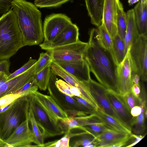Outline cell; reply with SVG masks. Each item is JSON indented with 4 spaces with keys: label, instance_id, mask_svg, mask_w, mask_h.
<instances>
[{
    "label": "cell",
    "instance_id": "cell-2",
    "mask_svg": "<svg viewBox=\"0 0 147 147\" xmlns=\"http://www.w3.org/2000/svg\"><path fill=\"white\" fill-rule=\"evenodd\" d=\"M11 9L16 14L24 46L39 45L44 36L42 14L36 6L25 0H13Z\"/></svg>",
    "mask_w": 147,
    "mask_h": 147
},
{
    "label": "cell",
    "instance_id": "cell-36",
    "mask_svg": "<svg viewBox=\"0 0 147 147\" xmlns=\"http://www.w3.org/2000/svg\"><path fill=\"white\" fill-rule=\"evenodd\" d=\"M52 58L50 54L47 51L42 52L40 54L39 57L35 64V74L43 69L49 63L52 62Z\"/></svg>",
    "mask_w": 147,
    "mask_h": 147
},
{
    "label": "cell",
    "instance_id": "cell-41",
    "mask_svg": "<svg viewBox=\"0 0 147 147\" xmlns=\"http://www.w3.org/2000/svg\"><path fill=\"white\" fill-rule=\"evenodd\" d=\"M55 85L58 90L62 93L70 96H74L70 89V85L61 79L55 82Z\"/></svg>",
    "mask_w": 147,
    "mask_h": 147
},
{
    "label": "cell",
    "instance_id": "cell-21",
    "mask_svg": "<svg viewBox=\"0 0 147 147\" xmlns=\"http://www.w3.org/2000/svg\"><path fill=\"white\" fill-rule=\"evenodd\" d=\"M129 134L108 128L96 137L97 141L96 147H112L124 139Z\"/></svg>",
    "mask_w": 147,
    "mask_h": 147
},
{
    "label": "cell",
    "instance_id": "cell-27",
    "mask_svg": "<svg viewBox=\"0 0 147 147\" xmlns=\"http://www.w3.org/2000/svg\"><path fill=\"white\" fill-rule=\"evenodd\" d=\"M127 25L126 13L124 11L122 3L118 0L117 3V25L118 35L124 40Z\"/></svg>",
    "mask_w": 147,
    "mask_h": 147
},
{
    "label": "cell",
    "instance_id": "cell-13",
    "mask_svg": "<svg viewBox=\"0 0 147 147\" xmlns=\"http://www.w3.org/2000/svg\"><path fill=\"white\" fill-rule=\"evenodd\" d=\"M78 27L72 23L65 28L52 41L39 45L41 49L46 51L55 47L77 42L79 39Z\"/></svg>",
    "mask_w": 147,
    "mask_h": 147
},
{
    "label": "cell",
    "instance_id": "cell-44",
    "mask_svg": "<svg viewBox=\"0 0 147 147\" xmlns=\"http://www.w3.org/2000/svg\"><path fill=\"white\" fill-rule=\"evenodd\" d=\"M12 0H0V14L8 11L11 7Z\"/></svg>",
    "mask_w": 147,
    "mask_h": 147
},
{
    "label": "cell",
    "instance_id": "cell-8",
    "mask_svg": "<svg viewBox=\"0 0 147 147\" xmlns=\"http://www.w3.org/2000/svg\"><path fill=\"white\" fill-rule=\"evenodd\" d=\"M130 58L135 73L142 81L147 80V35H139L129 50Z\"/></svg>",
    "mask_w": 147,
    "mask_h": 147
},
{
    "label": "cell",
    "instance_id": "cell-43",
    "mask_svg": "<svg viewBox=\"0 0 147 147\" xmlns=\"http://www.w3.org/2000/svg\"><path fill=\"white\" fill-rule=\"evenodd\" d=\"M10 66L9 59L1 60L0 61V73L4 72L9 76L11 74L9 71Z\"/></svg>",
    "mask_w": 147,
    "mask_h": 147
},
{
    "label": "cell",
    "instance_id": "cell-24",
    "mask_svg": "<svg viewBox=\"0 0 147 147\" xmlns=\"http://www.w3.org/2000/svg\"><path fill=\"white\" fill-rule=\"evenodd\" d=\"M126 14L127 25L124 39L125 44V53L136 40L139 35L136 27L133 9L128 11Z\"/></svg>",
    "mask_w": 147,
    "mask_h": 147
},
{
    "label": "cell",
    "instance_id": "cell-46",
    "mask_svg": "<svg viewBox=\"0 0 147 147\" xmlns=\"http://www.w3.org/2000/svg\"><path fill=\"white\" fill-rule=\"evenodd\" d=\"M144 136H143L140 135H136L132 134L131 140L132 141V143L126 147H130L134 146L142 139Z\"/></svg>",
    "mask_w": 147,
    "mask_h": 147
},
{
    "label": "cell",
    "instance_id": "cell-16",
    "mask_svg": "<svg viewBox=\"0 0 147 147\" xmlns=\"http://www.w3.org/2000/svg\"><path fill=\"white\" fill-rule=\"evenodd\" d=\"M36 63L25 72L7 80L0 86V98L5 95L15 93L33 78L35 74Z\"/></svg>",
    "mask_w": 147,
    "mask_h": 147
},
{
    "label": "cell",
    "instance_id": "cell-26",
    "mask_svg": "<svg viewBox=\"0 0 147 147\" xmlns=\"http://www.w3.org/2000/svg\"><path fill=\"white\" fill-rule=\"evenodd\" d=\"M28 117L31 127L33 135V142L36 144L37 147H41L44 143L45 139L42 131L38 127L30 107H29Z\"/></svg>",
    "mask_w": 147,
    "mask_h": 147
},
{
    "label": "cell",
    "instance_id": "cell-32",
    "mask_svg": "<svg viewBox=\"0 0 147 147\" xmlns=\"http://www.w3.org/2000/svg\"><path fill=\"white\" fill-rule=\"evenodd\" d=\"M100 41L102 45L111 53L113 46L112 39L104 25L98 27Z\"/></svg>",
    "mask_w": 147,
    "mask_h": 147
},
{
    "label": "cell",
    "instance_id": "cell-40",
    "mask_svg": "<svg viewBox=\"0 0 147 147\" xmlns=\"http://www.w3.org/2000/svg\"><path fill=\"white\" fill-rule=\"evenodd\" d=\"M37 61L36 60L30 58L28 61L22 67L13 73L11 74L8 76L7 80L11 79L25 72L35 64Z\"/></svg>",
    "mask_w": 147,
    "mask_h": 147
},
{
    "label": "cell",
    "instance_id": "cell-12",
    "mask_svg": "<svg viewBox=\"0 0 147 147\" xmlns=\"http://www.w3.org/2000/svg\"><path fill=\"white\" fill-rule=\"evenodd\" d=\"M88 83L91 94L99 108L119 122L130 127L122 120L113 108L106 96L107 88L100 83L91 78Z\"/></svg>",
    "mask_w": 147,
    "mask_h": 147
},
{
    "label": "cell",
    "instance_id": "cell-47",
    "mask_svg": "<svg viewBox=\"0 0 147 147\" xmlns=\"http://www.w3.org/2000/svg\"><path fill=\"white\" fill-rule=\"evenodd\" d=\"M131 91L134 96L138 98L141 92L140 84H134Z\"/></svg>",
    "mask_w": 147,
    "mask_h": 147
},
{
    "label": "cell",
    "instance_id": "cell-14",
    "mask_svg": "<svg viewBox=\"0 0 147 147\" xmlns=\"http://www.w3.org/2000/svg\"><path fill=\"white\" fill-rule=\"evenodd\" d=\"M31 94L44 111L56 123H58L59 120L68 117L50 95L43 94L38 91Z\"/></svg>",
    "mask_w": 147,
    "mask_h": 147
},
{
    "label": "cell",
    "instance_id": "cell-6",
    "mask_svg": "<svg viewBox=\"0 0 147 147\" xmlns=\"http://www.w3.org/2000/svg\"><path fill=\"white\" fill-rule=\"evenodd\" d=\"M28 96L29 106L45 138L64 134L58 123H56L50 118L31 94Z\"/></svg>",
    "mask_w": 147,
    "mask_h": 147
},
{
    "label": "cell",
    "instance_id": "cell-39",
    "mask_svg": "<svg viewBox=\"0 0 147 147\" xmlns=\"http://www.w3.org/2000/svg\"><path fill=\"white\" fill-rule=\"evenodd\" d=\"M38 88V86L34 77L15 93H24L28 96L37 91Z\"/></svg>",
    "mask_w": 147,
    "mask_h": 147
},
{
    "label": "cell",
    "instance_id": "cell-15",
    "mask_svg": "<svg viewBox=\"0 0 147 147\" xmlns=\"http://www.w3.org/2000/svg\"><path fill=\"white\" fill-rule=\"evenodd\" d=\"M28 116L5 141L11 147H33V135L29 127Z\"/></svg>",
    "mask_w": 147,
    "mask_h": 147
},
{
    "label": "cell",
    "instance_id": "cell-48",
    "mask_svg": "<svg viewBox=\"0 0 147 147\" xmlns=\"http://www.w3.org/2000/svg\"><path fill=\"white\" fill-rule=\"evenodd\" d=\"M140 77L137 74L135 73L133 78V82L134 84H140Z\"/></svg>",
    "mask_w": 147,
    "mask_h": 147
},
{
    "label": "cell",
    "instance_id": "cell-30",
    "mask_svg": "<svg viewBox=\"0 0 147 147\" xmlns=\"http://www.w3.org/2000/svg\"><path fill=\"white\" fill-rule=\"evenodd\" d=\"M71 130L67 131L61 138L58 140L50 142L44 143L41 147H69L70 139L73 137L78 136L81 134V133H72Z\"/></svg>",
    "mask_w": 147,
    "mask_h": 147
},
{
    "label": "cell",
    "instance_id": "cell-11",
    "mask_svg": "<svg viewBox=\"0 0 147 147\" xmlns=\"http://www.w3.org/2000/svg\"><path fill=\"white\" fill-rule=\"evenodd\" d=\"M51 67L53 73L60 76L69 84L79 89L82 94V99L90 104L94 102L95 100L90 91L88 82L78 80L53 61Z\"/></svg>",
    "mask_w": 147,
    "mask_h": 147
},
{
    "label": "cell",
    "instance_id": "cell-1",
    "mask_svg": "<svg viewBox=\"0 0 147 147\" xmlns=\"http://www.w3.org/2000/svg\"><path fill=\"white\" fill-rule=\"evenodd\" d=\"M85 58L90 71L99 83L117 94H119L117 82L116 64L111 53L102 44L98 29L90 31Z\"/></svg>",
    "mask_w": 147,
    "mask_h": 147
},
{
    "label": "cell",
    "instance_id": "cell-10",
    "mask_svg": "<svg viewBox=\"0 0 147 147\" xmlns=\"http://www.w3.org/2000/svg\"><path fill=\"white\" fill-rule=\"evenodd\" d=\"M129 49L127 50L123 61L117 65V82L120 94L130 91L133 84V80L135 73L130 56Z\"/></svg>",
    "mask_w": 147,
    "mask_h": 147
},
{
    "label": "cell",
    "instance_id": "cell-5",
    "mask_svg": "<svg viewBox=\"0 0 147 147\" xmlns=\"http://www.w3.org/2000/svg\"><path fill=\"white\" fill-rule=\"evenodd\" d=\"M57 79L56 75L52 72L47 88L48 93L68 117L85 116L92 114L73 97L65 95L58 90L55 85Z\"/></svg>",
    "mask_w": 147,
    "mask_h": 147
},
{
    "label": "cell",
    "instance_id": "cell-9",
    "mask_svg": "<svg viewBox=\"0 0 147 147\" xmlns=\"http://www.w3.org/2000/svg\"><path fill=\"white\" fill-rule=\"evenodd\" d=\"M71 19L63 13H53L46 16L44 20L43 42L52 41L65 28L72 23Z\"/></svg>",
    "mask_w": 147,
    "mask_h": 147
},
{
    "label": "cell",
    "instance_id": "cell-37",
    "mask_svg": "<svg viewBox=\"0 0 147 147\" xmlns=\"http://www.w3.org/2000/svg\"><path fill=\"white\" fill-rule=\"evenodd\" d=\"M70 0H35L34 4L40 8L59 7Z\"/></svg>",
    "mask_w": 147,
    "mask_h": 147
},
{
    "label": "cell",
    "instance_id": "cell-3",
    "mask_svg": "<svg viewBox=\"0 0 147 147\" xmlns=\"http://www.w3.org/2000/svg\"><path fill=\"white\" fill-rule=\"evenodd\" d=\"M24 46L16 15L11 9L0 17V59H9Z\"/></svg>",
    "mask_w": 147,
    "mask_h": 147
},
{
    "label": "cell",
    "instance_id": "cell-34",
    "mask_svg": "<svg viewBox=\"0 0 147 147\" xmlns=\"http://www.w3.org/2000/svg\"><path fill=\"white\" fill-rule=\"evenodd\" d=\"M118 95L130 112L131 109L134 107L141 105V103L139 100L134 96L131 91L123 94Z\"/></svg>",
    "mask_w": 147,
    "mask_h": 147
},
{
    "label": "cell",
    "instance_id": "cell-4",
    "mask_svg": "<svg viewBox=\"0 0 147 147\" xmlns=\"http://www.w3.org/2000/svg\"><path fill=\"white\" fill-rule=\"evenodd\" d=\"M29 107L28 96L20 97L8 109L0 113V134L5 141L26 118Z\"/></svg>",
    "mask_w": 147,
    "mask_h": 147
},
{
    "label": "cell",
    "instance_id": "cell-29",
    "mask_svg": "<svg viewBox=\"0 0 147 147\" xmlns=\"http://www.w3.org/2000/svg\"><path fill=\"white\" fill-rule=\"evenodd\" d=\"M49 63L43 69L35 74L34 78L40 90L45 91L47 88L52 72Z\"/></svg>",
    "mask_w": 147,
    "mask_h": 147
},
{
    "label": "cell",
    "instance_id": "cell-7",
    "mask_svg": "<svg viewBox=\"0 0 147 147\" xmlns=\"http://www.w3.org/2000/svg\"><path fill=\"white\" fill-rule=\"evenodd\" d=\"M88 43L79 40L76 42L46 50L52 61L69 62L85 59V53Z\"/></svg>",
    "mask_w": 147,
    "mask_h": 147
},
{
    "label": "cell",
    "instance_id": "cell-33",
    "mask_svg": "<svg viewBox=\"0 0 147 147\" xmlns=\"http://www.w3.org/2000/svg\"><path fill=\"white\" fill-rule=\"evenodd\" d=\"M145 116L144 110L138 116L133 117L131 120L130 125L133 127V131L134 134L140 135L143 133L145 129L144 124Z\"/></svg>",
    "mask_w": 147,
    "mask_h": 147
},
{
    "label": "cell",
    "instance_id": "cell-50",
    "mask_svg": "<svg viewBox=\"0 0 147 147\" xmlns=\"http://www.w3.org/2000/svg\"><path fill=\"white\" fill-rule=\"evenodd\" d=\"M139 0H128V3L130 5H132L138 2Z\"/></svg>",
    "mask_w": 147,
    "mask_h": 147
},
{
    "label": "cell",
    "instance_id": "cell-17",
    "mask_svg": "<svg viewBox=\"0 0 147 147\" xmlns=\"http://www.w3.org/2000/svg\"><path fill=\"white\" fill-rule=\"evenodd\" d=\"M118 0H105L102 24L112 39L118 35L117 19Z\"/></svg>",
    "mask_w": 147,
    "mask_h": 147
},
{
    "label": "cell",
    "instance_id": "cell-19",
    "mask_svg": "<svg viewBox=\"0 0 147 147\" xmlns=\"http://www.w3.org/2000/svg\"><path fill=\"white\" fill-rule=\"evenodd\" d=\"M101 122L96 114L94 113L85 116H69L59 120L58 122L65 134L73 129L79 128L91 123Z\"/></svg>",
    "mask_w": 147,
    "mask_h": 147
},
{
    "label": "cell",
    "instance_id": "cell-22",
    "mask_svg": "<svg viewBox=\"0 0 147 147\" xmlns=\"http://www.w3.org/2000/svg\"><path fill=\"white\" fill-rule=\"evenodd\" d=\"M133 9L135 22L139 35L147 33V0H140Z\"/></svg>",
    "mask_w": 147,
    "mask_h": 147
},
{
    "label": "cell",
    "instance_id": "cell-49",
    "mask_svg": "<svg viewBox=\"0 0 147 147\" xmlns=\"http://www.w3.org/2000/svg\"><path fill=\"white\" fill-rule=\"evenodd\" d=\"M6 143L1 138L0 134V147H5Z\"/></svg>",
    "mask_w": 147,
    "mask_h": 147
},
{
    "label": "cell",
    "instance_id": "cell-45",
    "mask_svg": "<svg viewBox=\"0 0 147 147\" xmlns=\"http://www.w3.org/2000/svg\"><path fill=\"white\" fill-rule=\"evenodd\" d=\"M144 110L142 107L139 106H135L131 110L130 113L133 117H136L140 115Z\"/></svg>",
    "mask_w": 147,
    "mask_h": 147
},
{
    "label": "cell",
    "instance_id": "cell-20",
    "mask_svg": "<svg viewBox=\"0 0 147 147\" xmlns=\"http://www.w3.org/2000/svg\"><path fill=\"white\" fill-rule=\"evenodd\" d=\"M118 94L107 89L106 90V96L114 110L122 120L131 127L130 123L133 117Z\"/></svg>",
    "mask_w": 147,
    "mask_h": 147
},
{
    "label": "cell",
    "instance_id": "cell-35",
    "mask_svg": "<svg viewBox=\"0 0 147 147\" xmlns=\"http://www.w3.org/2000/svg\"><path fill=\"white\" fill-rule=\"evenodd\" d=\"M79 128L88 132L95 137L108 129L102 122L91 123Z\"/></svg>",
    "mask_w": 147,
    "mask_h": 147
},
{
    "label": "cell",
    "instance_id": "cell-42",
    "mask_svg": "<svg viewBox=\"0 0 147 147\" xmlns=\"http://www.w3.org/2000/svg\"><path fill=\"white\" fill-rule=\"evenodd\" d=\"M73 97L91 113H94L95 112L96 110L93 106L83 99L76 96H74Z\"/></svg>",
    "mask_w": 147,
    "mask_h": 147
},
{
    "label": "cell",
    "instance_id": "cell-31",
    "mask_svg": "<svg viewBox=\"0 0 147 147\" xmlns=\"http://www.w3.org/2000/svg\"><path fill=\"white\" fill-rule=\"evenodd\" d=\"M79 138L73 141L69 147H77L82 146L84 147H92V144L97 146V141L95 137L88 133L79 136Z\"/></svg>",
    "mask_w": 147,
    "mask_h": 147
},
{
    "label": "cell",
    "instance_id": "cell-28",
    "mask_svg": "<svg viewBox=\"0 0 147 147\" xmlns=\"http://www.w3.org/2000/svg\"><path fill=\"white\" fill-rule=\"evenodd\" d=\"M113 49L111 54L117 65L123 61L125 55L124 40L118 35L112 39Z\"/></svg>",
    "mask_w": 147,
    "mask_h": 147
},
{
    "label": "cell",
    "instance_id": "cell-18",
    "mask_svg": "<svg viewBox=\"0 0 147 147\" xmlns=\"http://www.w3.org/2000/svg\"><path fill=\"white\" fill-rule=\"evenodd\" d=\"M53 62L80 81L88 82L91 78L86 59L69 62Z\"/></svg>",
    "mask_w": 147,
    "mask_h": 147
},
{
    "label": "cell",
    "instance_id": "cell-38",
    "mask_svg": "<svg viewBox=\"0 0 147 147\" xmlns=\"http://www.w3.org/2000/svg\"><path fill=\"white\" fill-rule=\"evenodd\" d=\"M27 96L24 93L20 92L11 93L5 95L0 98V109L11 104L18 98Z\"/></svg>",
    "mask_w": 147,
    "mask_h": 147
},
{
    "label": "cell",
    "instance_id": "cell-23",
    "mask_svg": "<svg viewBox=\"0 0 147 147\" xmlns=\"http://www.w3.org/2000/svg\"><path fill=\"white\" fill-rule=\"evenodd\" d=\"M88 14L91 22L98 27L102 22V16L105 0H85Z\"/></svg>",
    "mask_w": 147,
    "mask_h": 147
},
{
    "label": "cell",
    "instance_id": "cell-25",
    "mask_svg": "<svg viewBox=\"0 0 147 147\" xmlns=\"http://www.w3.org/2000/svg\"><path fill=\"white\" fill-rule=\"evenodd\" d=\"M100 120L108 128L119 132L127 133H131V128L105 113L103 110L98 107L95 112Z\"/></svg>",
    "mask_w": 147,
    "mask_h": 147
}]
</instances>
